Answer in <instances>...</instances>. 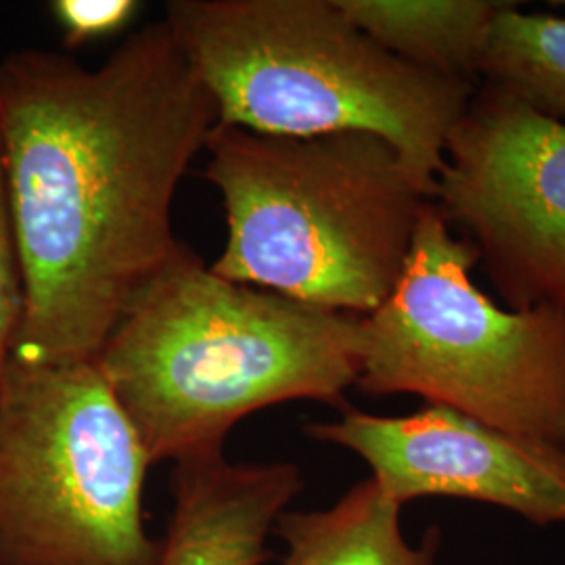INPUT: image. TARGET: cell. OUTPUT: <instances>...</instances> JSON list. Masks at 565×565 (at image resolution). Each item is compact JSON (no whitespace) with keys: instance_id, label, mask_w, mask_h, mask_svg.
<instances>
[{"instance_id":"obj_6","label":"cell","mask_w":565,"mask_h":565,"mask_svg":"<svg viewBox=\"0 0 565 565\" xmlns=\"http://www.w3.org/2000/svg\"><path fill=\"white\" fill-rule=\"evenodd\" d=\"M151 459L97 363L11 356L0 385V565H158Z\"/></svg>"},{"instance_id":"obj_8","label":"cell","mask_w":565,"mask_h":565,"mask_svg":"<svg viewBox=\"0 0 565 565\" xmlns=\"http://www.w3.org/2000/svg\"><path fill=\"white\" fill-rule=\"evenodd\" d=\"M303 434L359 455L398 505L465 499L503 507L532 524H565V446L511 434L440 404L403 417L345 408L335 422L303 425Z\"/></svg>"},{"instance_id":"obj_9","label":"cell","mask_w":565,"mask_h":565,"mask_svg":"<svg viewBox=\"0 0 565 565\" xmlns=\"http://www.w3.org/2000/svg\"><path fill=\"white\" fill-rule=\"evenodd\" d=\"M303 490L291 461L233 463L224 448L174 461L158 565H266L268 539Z\"/></svg>"},{"instance_id":"obj_3","label":"cell","mask_w":565,"mask_h":565,"mask_svg":"<svg viewBox=\"0 0 565 565\" xmlns=\"http://www.w3.org/2000/svg\"><path fill=\"white\" fill-rule=\"evenodd\" d=\"M205 151L228 228L218 277L359 317L384 302L434 195L390 142L216 124Z\"/></svg>"},{"instance_id":"obj_11","label":"cell","mask_w":565,"mask_h":565,"mask_svg":"<svg viewBox=\"0 0 565 565\" xmlns=\"http://www.w3.org/2000/svg\"><path fill=\"white\" fill-rule=\"evenodd\" d=\"M366 36L398 60L476 82L494 20V0H338Z\"/></svg>"},{"instance_id":"obj_13","label":"cell","mask_w":565,"mask_h":565,"mask_svg":"<svg viewBox=\"0 0 565 565\" xmlns=\"http://www.w3.org/2000/svg\"><path fill=\"white\" fill-rule=\"evenodd\" d=\"M23 317V279L20 256L13 235L9 195L0 151V385L7 364L13 356L15 340Z\"/></svg>"},{"instance_id":"obj_4","label":"cell","mask_w":565,"mask_h":565,"mask_svg":"<svg viewBox=\"0 0 565 565\" xmlns=\"http://www.w3.org/2000/svg\"><path fill=\"white\" fill-rule=\"evenodd\" d=\"M163 20L218 124L273 137L369 132L431 191L478 88L398 60L338 0H170Z\"/></svg>"},{"instance_id":"obj_1","label":"cell","mask_w":565,"mask_h":565,"mask_svg":"<svg viewBox=\"0 0 565 565\" xmlns=\"http://www.w3.org/2000/svg\"><path fill=\"white\" fill-rule=\"evenodd\" d=\"M218 109L166 20L97 70L42 49L0 60V151L23 279L13 359L93 363L172 258V203Z\"/></svg>"},{"instance_id":"obj_7","label":"cell","mask_w":565,"mask_h":565,"mask_svg":"<svg viewBox=\"0 0 565 565\" xmlns=\"http://www.w3.org/2000/svg\"><path fill=\"white\" fill-rule=\"evenodd\" d=\"M431 202L511 310L565 312V124L482 82L446 139Z\"/></svg>"},{"instance_id":"obj_10","label":"cell","mask_w":565,"mask_h":565,"mask_svg":"<svg viewBox=\"0 0 565 565\" xmlns=\"http://www.w3.org/2000/svg\"><path fill=\"white\" fill-rule=\"evenodd\" d=\"M401 518L403 505L366 478L327 509L282 511L273 534L285 545L281 565H438L440 527L413 545Z\"/></svg>"},{"instance_id":"obj_14","label":"cell","mask_w":565,"mask_h":565,"mask_svg":"<svg viewBox=\"0 0 565 565\" xmlns=\"http://www.w3.org/2000/svg\"><path fill=\"white\" fill-rule=\"evenodd\" d=\"M139 7L135 0H55L51 13L63 32V44L78 49L128 25Z\"/></svg>"},{"instance_id":"obj_12","label":"cell","mask_w":565,"mask_h":565,"mask_svg":"<svg viewBox=\"0 0 565 565\" xmlns=\"http://www.w3.org/2000/svg\"><path fill=\"white\" fill-rule=\"evenodd\" d=\"M480 78L565 124V20L509 2L492 23Z\"/></svg>"},{"instance_id":"obj_2","label":"cell","mask_w":565,"mask_h":565,"mask_svg":"<svg viewBox=\"0 0 565 565\" xmlns=\"http://www.w3.org/2000/svg\"><path fill=\"white\" fill-rule=\"evenodd\" d=\"M359 315L218 277L181 243L97 356L151 463L224 448L245 417L342 404L361 366Z\"/></svg>"},{"instance_id":"obj_5","label":"cell","mask_w":565,"mask_h":565,"mask_svg":"<svg viewBox=\"0 0 565 565\" xmlns=\"http://www.w3.org/2000/svg\"><path fill=\"white\" fill-rule=\"evenodd\" d=\"M478 254L429 203L398 281L361 319L356 387L415 394L565 446V312L505 310L471 279Z\"/></svg>"}]
</instances>
